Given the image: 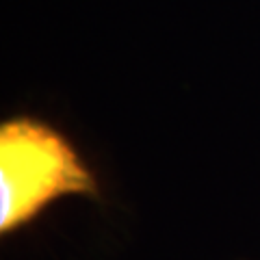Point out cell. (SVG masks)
Listing matches in <instances>:
<instances>
[{
  "label": "cell",
  "mask_w": 260,
  "mask_h": 260,
  "mask_svg": "<svg viewBox=\"0 0 260 260\" xmlns=\"http://www.w3.org/2000/svg\"><path fill=\"white\" fill-rule=\"evenodd\" d=\"M93 186L61 135L30 119L0 130V228L11 230L48 202Z\"/></svg>",
  "instance_id": "obj_1"
}]
</instances>
